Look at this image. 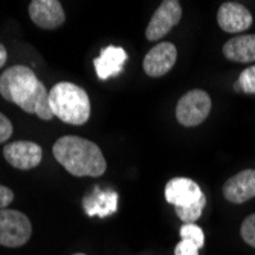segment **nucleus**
<instances>
[{
    "mask_svg": "<svg viewBox=\"0 0 255 255\" xmlns=\"http://www.w3.org/2000/svg\"><path fill=\"white\" fill-rule=\"evenodd\" d=\"M127 61V54L118 46H107L101 51V55L94 60L95 71L100 80H109L123 72L124 63Z\"/></svg>",
    "mask_w": 255,
    "mask_h": 255,
    "instance_id": "nucleus-13",
    "label": "nucleus"
},
{
    "mask_svg": "<svg viewBox=\"0 0 255 255\" xmlns=\"http://www.w3.org/2000/svg\"><path fill=\"white\" fill-rule=\"evenodd\" d=\"M205 194L200 187L188 177H174L165 187V199L174 208H188L196 205Z\"/></svg>",
    "mask_w": 255,
    "mask_h": 255,
    "instance_id": "nucleus-9",
    "label": "nucleus"
},
{
    "mask_svg": "<svg viewBox=\"0 0 255 255\" xmlns=\"http://www.w3.org/2000/svg\"><path fill=\"white\" fill-rule=\"evenodd\" d=\"M3 156L14 168L32 170L41 162L43 150L38 144L31 141H15L5 145Z\"/></svg>",
    "mask_w": 255,
    "mask_h": 255,
    "instance_id": "nucleus-8",
    "label": "nucleus"
},
{
    "mask_svg": "<svg viewBox=\"0 0 255 255\" xmlns=\"http://www.w3.org/2000/svg\"><path fill=\"white\" fill-rule=\"evenodd\" d=\"M6 58H8V52L5 49V46L0 43V67H2L6 63Z\"/></svg>",
    "mask_w": 255,
    "mask_h": 255,
    "instance_id": "nucleus-23",
    "label": "nucleus"
},
{
    "mask_svg": "<svg viewBox=\"0 0 255 255\" xmlns=\"http://www.w3.org/2000/svg\"><path fill=\"white\" fill-rule=\"evenodd\" d=\"M58 164L72 176L98 177L106 171V159L101 148L80 136H63L52 148Z\"/></svg>",
    "mask_w": 255,
    "mask_h": 255,
    "instance_id": "nucleus-2",
    "label": "nucleus"
},
{
    "mask_svg": "<svg viewBox=\"0 0 255 255\" xmlns=\"http://www.w3.org/2000/svg\"><path fill=\"white\" fill-rule=\"evenodd\" d=\"M52 115L66 124L83 126L90 117V101L86 90L74 83L61 81L49 90Z\"/></svg>",
    "mask_w": 255,
    "mask_h": 255,
    "instance_id": "nucleus-3",
    "label": "nucleus"
},
{
    "mask_svg": "<svg viewBox=\"0 0 255 255\" xmlns=\"http://www.w3.org/2000/svg\"><path fill=\"white\" fill-rule=\"evenodd\" d=\"M75 255H84V254H75Z\"/></svg>",
    "mask_w": 255,
    "mask_h": 255,
    "instance_id": "nucleus-24",
    "label": "nucleus"
},
{
    "mask_svg": "<svg viewBox=\"0 0 255 255\" xmlns=\"http://www.w3.org/2000/svg\"><path fill=\"white\" fill-rule=\"evenodd\" d=\"M180 237L182 240H187V242H191L193 245H196L199 249L203 246L205 243V234H203V231L194 225V223H187V225H183L180 228Z\"/></svg>",
    "mask_w": 255,
    "mask_h": 255,
    "instance_id": "nucleus-17",
    "label": "nucleus"
},
{
    "mask_svg": "<svg viewBox=\"0 0 255 255\" xmlns=\"http://www.w3.org/2000/svg\"><path fill=\"white\" fill-rule=\"evenodd\" d=\"M240 90L245 94H255V66H251L240 74L237 80Z\"/></svg>",
    "mask_w": 255,
    "mask_h": 255,
    "instance_id": "nucleus-18",
    "label": "nucleus"
},
{
    "mask_svg": "<svg viewBox=\"0 0 255 255\" xmlns=\"http://www.w3.org/2000/svg\"><path fill=\"white\" fill-rule=\"evenodd\" d=\"M12 134V124L11 121L5 117L3 113H0V144L5 142Z\"/></svg>",
    "mask_w": 255,
    "mask_h": 255,
    "instance_id": "nucleus-21",
    "label": "nucleus"
},
{
    "mask_svg": "<svg viewBox=\"0 0 255 255\" xmlns=\"http://www.w3.org/2000/svg\"><path fill=\"white\" fill-rule=\"evenodd\" d=\"M219 26L229 34H239L251 28L252 14L249 9L236 2H226L219 8L217 12Z\"/></svg>",
    "mask_w": 255,
    "mask_h": 255,
    "instance_id": "nucleus-11",
    "label": "nucleus"
},
{
    "mask_svg": "<svg viewBox=\"0 0 255 255\" xmlns=\"http://www.w3.org/2000/svg\"><path fill=\"white\" fill-rule=\"evenodd\" d=\"M240 234L249 246L255 248V214H251L245 219L240 228Z\"/></svg>",
    "mask_w": 255,
    "mask_h": 255,
    "instance_id": "nucleus-19",
    "label": "nucleus"
},
{
    "mask_svg": "<svg viewBox=\"0 0 255 255\" xmlns=\"http://www.w3.org/2000/svg\"><path fill=\"white\" fill-rule=\"evenodd\" d=\"M29 17L41 29H55L66 20L64 9L57 0H34L29 3Z\"/></svg>",
    "mask_w": 255,
    "mask_h": 255,
    "instance_id": "nucleus-10",
    "label": "nucleus"
},
{
    "mask_svg": "<svg viewBox=\"0 0 255 255\" xmlns=\"http://www.w3.org/2000/svg\"><path fill=\"white\" fill-rule=\"evenodd\" d=\"M174 255H199V248L196 245H193L191 242L180 240L176 245Z\"/></svg>",
    "mask_w": 255,
    "mask_h": 255,
    "instance_id": "nucleus-20",
    "label": "nucleus"
},
{
    "mask_svg": "<svg viewBox=\"0 0 255 255\" xmlns=\"http://www.w3.org/2000/svg\"><path fill=\"white\" fill-rule=\"evenodd\" d=\"M205 203H206V197L203 196L196 205L193 206H188V208H176V214L177 217L185 222V223H194L196 220L200 219L202 216V211L205 208Z\"/></svg>",
    "mask_w": 255,
    "mask_h": 255,
    "instance_id": "nucleus-16",
    "label": "nucleus"
},
{
    "mask_svg": "<svg viewBox=\"0 0 255 255\" xmlns=\"http://www.w3.org/2000/svg\"><path fill=\"white\" fill-rule=\"evenodd\" d=\"M223 55L236 63H255V35L246 34L228 40L223 46Z\"/></svg>",
    "mask_w": 255,
    "mask_h": 255,
    "instance_id": "nucleus-14",
    "label": "nucleus"
},
{
    "mask_svg": "<svg viewBox=\"0 0 255 255\" xmlns=\"http://www.w3.org/2000/svg\"><path fill=\"white\" fill-rule=\"evenodd\" d=\"M182 18V6L177 0H165L154 11L148 26L145 29V37L150 41H157L164 38Z\"/></svg>",
    "mask_w": 255,
    "mask_h": 255,
    "instance_id": "nucleus-6",
    "label": "nucleus"
},
{
    "mask_svg": "<svg viewBox=\"0 0 255 255\" xmlns=\"http://www.w3.org/2000/svg\"><path fill=\"white\" fill-rule=\"evenodd\" d=\"M0 95L18 106L23 112L37 115L43 121L54 118L48 90L28 66H11L0 75Z\"/></svg>",
    "mask_w": 255,
    "mask_h": 255,
    "instance_id": "nucleus-1",
    "label": "nucleus"
},
{
    "mask_svg": "<svg viewBox=\"0 0 255 255\" xmlns=\"http://www.w3.org/2000/svg\"><path fill=\"white\" fill-rule=\"evenodd\" d=\"M32 234L29 219L15 210H0V245L6 248L23 246Z\"/></svg>",
    "mask_w": 255,
    "mask_h": 255,
    "instance_id": "nucleus-5",
    "label": "nucleus"
},
{
    "mask_svg": "<svg viewBox=\"0 0 255 255\" xmlns=\"http://www.w3.org/2000/svg\"><path fill=\"white\" fill-rule=\"evenodd\" d=\"M223 196L231 203H245L255 197V170H243L223 185Z\"/></svg>",
    "mask_w": 255,
    "mask_h": 255,
    "instance_id": "nucleus-12",
    "label": "nucleus"
},
{
    "mask_svg": "<svg viewBox=\"0 0 255 255\" xmlns=\"http://www.w3.org/2000/svg\"><path fill=\"white\" fill-rule=\"evenodd\" d=\"M12 200H14V193L11 191V188L0 185V210H5Z\"/></svg>",
    "mask_w": 255,
    "mask_h": 255,
    "instance_id": "nucleus-22",
    "label": "nucleus"
},
{
    "mask_svg": "<svg viewBox=\"0 0 255 255\" xmlns=\"http://www.w3.org/2000/svg\"><path fill=\"white\" fill-rule=\"evenodd\" d=\"M211 112V98L205 90L194 89L185 94L176 106V118L185 127L202 124Z\"/></svg>",
    "mask_w": 255,
    "mask_h": 255,
    "instance_id": "nucleus-4",
    "label": "nucleus"
},
{
    "mask_svg": "<svg viewBox=\"0 0 255 255\" xmlns=\"http://www.w3.org/2000/svg\"><path fill=\"white\" fill-rule=\"evenodd\" d=\"M87 210L89 216H95L98 214L100 217H106L109 214H113L117 211V205H118V194L115 191H109V193H101V191H95L94 197L86 199V202L83 203Z\"/></svg>",
    "mask_w": 255,
    "mask_h": 255,
    "instance_id": "nucleus-15",
    "label": "nucleus"
},
{
    "mask_svg": "<svg viewBox=\"0 0 255 255\" xmlns=\"http://www.w3.org/2000/svg\"><path fill=\"white\" fill-rule=\"evenodd\" d=\"M177 60V49L173 43L162 41L148 51L144 58V71L148 77L159 78L168 74Z\"/></svg>",
    "mask_w": 255,
    "mask_h": 255,
    "instance_id": "nucleus-7",
    "label": "nucleus"
}]
</instances>
